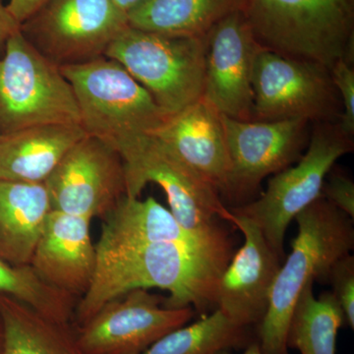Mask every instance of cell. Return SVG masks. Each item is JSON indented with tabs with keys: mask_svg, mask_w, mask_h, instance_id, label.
Masks as SVG:
<instances>
[{
	"mask_svg": "<svg viewBox=\"0 0 354 354\" xmlns=\"http://www.w3.org/2000/svg\"><path fill=\"white\" fill-rule=\"evenodd\" d=\"M50 212L44 183L0 180V258L12 266L30 265Z\"/></svg>",
	"mask_w": 354,
	"mask_h": 354,
	"instance_id": "20",
	"label": "cell"
},
{
	"mask_svg": "<svg viewBox=\"0 0 354 354\" xmlns=\"http://www.w3.org/2000/svg\"><path fill=\"white\" fill-rule=\"evenodd\" d=\"M333 295L341 307L346 323L354 328V257L351 254L341 258L330 270L329 281Z\"/></svg>",
	"mask_w": 354,
	"mask_h": 354,
	"instance_id": "26",
	"label": "cell"
},
{
	"mask_svg": "<svg viewBox=\"0 0 354 354\" xmlns=\"http://www.w3.org/2000/svg\"><path fill=\"white\" fill-rule=\"evenodd\" d=\"M248 342V329L235 325L218 309L165 335L142 354H216Z\"/></svg>",
	"mask_w": 354,
	"mask_h": 354,
	"instance_id": "24",
	"label": "cell"
},
{
	"mask_svg": "<svg viewBox=\"0 0 354 354\" xmlns=\"http://www.w3.org/2000/svg\"><path fill=\"white\" fill-rule=\"evenodd\" d=\"M253 120L329 121L335 86L322 65L261 46L254 60Z\"/></svg>",
	"mask_w": 354,
	"mask_h": 354,
	"instance_id": "10",
	"label": "cell"
},
{
	"mask_svg": "<svg viewBox=\"0 0 354 354\" xmlns=\"http://www.w3.org/2000/svg\"><path fill=\"white\" fill-rule=\"evenodd\" d=\"M87 136L79 124H46L0 134V180L44 183L70 149Z\"/></svg>",
	"mask_w": 354,
	"mask_h": 354,
	"instance_id": "19",
	"label": "cell"
},
{
	"mask_svg": "<svg viewBox=\"0 0 354 354\" xmlns=\"http://www.w3.org/2000/svg\"><path fill=\"white\" fill-rule=\"evenodd\" d=\"M353 150V137L339 124L321 121L297 164L274 174L258 199L230 209L253 221L272 248L285 259L286 230L295 216L322 197L323 184L339 158Z\"/></svg>",
	"mask_w": 354,
	"mask_h": 354,
	"instance_id": "7",
	"label": "cell"
},
{
	"mask_svg": "<svg viewBox=\"0 0 354 354\" xmlns=\"http://www.w3.org/2000/svg\"><path fill=\"white\" fill-rule=\"evenodd\" d=\"M330 80L342 97L344 113L337 124L348 136L354 134V69L351 62L342 59L330 70Z\"/></svg>",
	"mask_w": 354,
	"mask_h": 354,
	"instance_id": "27",
	"label": "cell"
},
{
	"mask_svg": "<svg viewBox=\"0 0 354 354\" xmlns=\"http://www.w3.org/2000/svg\"><path fill=\"white\" fill-rule=\"evenodd\" d=\"M245 0H143L127 13L141 31L204 37L223 18L242 10Z\"/></svg>",
	"mask_w": 354,
	"mask_h": 354,
	"instance_id": "21",
	"label": "cell"
},
{
	"mask_svg": "<svg viewBox=\"0 0 354 354\" xmlns=\"http://www.w3.org/2000/svg\"><path fill=\"white\" fill-rule=\"evenodd\" d=\"M216 354H235L230 353V351H221V353H216ZM239 354H264L262 353V351H261L259 344L257 342H253V344H249L248 346H247V348L245 351H243V353H239Z\"/></svg>",
	"mask_w": 354,
	"mask_h": 354,
	"instance_id": "32",
	"label": "cell"
},
{
	"mask_svg": "<svg viewBox=\"0 0 354 354\" xmlns=\"http://www.w3.org/2000/svg\"><path fill=\"white\" fill-rule=\"evenodd\" d=\"M59 68L73 88L86 135L113 148L132 137L153 134L171 116L115 60L104 57Z\"/></svg>",
	"mask_w": 354,
	"mask_h": 354,
	"instance_id": "4",
	"label": "cell"
},
{
	"mask_svg": "<svg viewBox=\"0 0 354 354\" xmlns=\"http://www.w3.org/2000/svg\"><path fill=\"white\" fill-rule=\"evenodd\" d=\"M20 29L19 23L14 19L7 7L4 6L0 0V48L4 46L11 35L19 31Z\"/></svg>",
	"mask_w": 354,
	"mask_h": 354,
	"instance_id": "30",
	"label": "cell"
},
{
	"mask_svg": "<svg viewBox=\"0 0 354 354\" xmlns=\"http://www.w3.org/2000/svg\"><path fill=\"white\" fill-rule=\"evenodd\" d=\"M113 1L116 6L120 7L121 10L124 11L127 14L135 6H138L140 2L143 1V0H113Z\"/></svg>",
	"mask_w": 354,
	"mask_h": 354,
	"instance_id": "31",
	"label": "cell"
},
{
	"mask_svg": "<svg viewBox=\"0 0 354 354\" xmlns=\"http://www.w3.org/2000/svg\"><path fill=\"white\" fill-rule=\"evenodd\" d=\"M230 178L225 197L244 201L265 177L283 171L301 157L309 121L302 118L239 120L221 114Z\"/></svg>",
	"mask_w": 354,
	"mask_h": 354,
	"instance_id": "13",
	"label": "cell"
},
{
	"mask_svg": "<svg viewBox=\"0 0 354 354\" xmlns=\"http://www.w3.org/2000/svg\"><path fill=\"white\" fill-rule=\"evenodd\" d=\"M128 27L113 0H48L21 25L30 44L58 67L104 57Z\"/></svg>",
	"mask_w": 354,
	"mask_h": 354,
	"instance_id": "9",
	"label": "cell"
},
{
	"mask_svg": "<svg viewBox=\"0 0 354 354\" xmlns=\"http://www.w3.org/2000/svg\"><path fill=\"white\" fill-rule=\"evenodd\" d=\"M4 346V326L2 317L0 315V354H2Z\"/></svg>",
	"mask_w": 354,
	"mask_h": 354,
	"instance_id": "33",
	"label": "cell"
},
{
	"mask_svg": "<svg viewBox=\"0 0 354 354\" xmlns=\"http://www.w3.org/2000/svg\"><path fill=\"white\" fill-rule=\"evenodd\" d=\"M242 10L263 48L329 71L351 62L354 0H245Z\"/></svg>",
	"mask_w": 354,
	"mask_h": 354,
	"instance_id": "3",
	"label": "cell"
},
{
	"mask_svg": "<svg viewBox=\"0 0 354 354\" xmlns=\"http://www.w3.org/2000/svg\"><path fill=\"white\" fill-rule=\"evenodd\" d=\"M260 48L243 10L230 14L207 34L203 97L221 114L253 120V67Z\"/></svg>",
	"mask_w": 354,
	"mask_h": 354,
	"instance_id": "14",
	"label": "cell"
},
{
	"mask_svg": "<svg viewBox=\"0 0 354 354\" xmlns=\"http://www.w3.org/2000/svg\"><path fill=\"white\" fill-rule=\"evenodd\" d=\"M0 293L59 322L72 320L77 304L75 297L44 283L31 266H12L1 258Z\"/></svg>",
	"mask_w": 354,
	"mask_h": 354,
	"instance_id": "25",
	"label": "cell"
},
{
	"mask_svg": "<svg viewBox=\"0 0 354 354\" xmlns=\"http://www.w3.org/2000/svg\"><path fill=\"white\" fill-rule=\"evenodd\" d=\"M165 297L138 288L114 298L75 327L86 354H142L158 339L192 320L195 310L164 306Z\"/></svg>",
	"mask_w": 354,
	"mask_h": 354,
	"instance_id": "11",
	"label": "cell"
},
{
	"mask_svg": "<svg viewBox=\"0 0 354 354\" xmlns=\"http://www.w3.org/2000/svg\"><path fill=\"white\" fill-rule=\"evenodd\" d=\"M48 0H10L7 9L20 26L31 18Z\"/></svg>",
	"mask_w": 354,
	"mask_h": 354,
	"instance_id": "29",
	"label": "cell"
},
{
	"mask_svg": "<svg viewBox=\"0 0 354 354\" xmlns=\"http://www.w3.org/2000/svg\"><path fill=\"white\" fill-rule=\"evenodd\" d=\"M206 37L158 34L128 26L104 57L122 65L172 115L204 95Z\"/></svg>",
	"mask_w": 354,
	"mask_h": 354,
	"instance_id": "5",
	"label": "cell"
},
{
	"mask_svg": "<svg viewBox=\"0 0 354 354\" xmlns=\"http://www.w3.org/2000/svg\"><path fill=\"white\" fill-rule=\"evenodd\" d=\"M123 162L127 196L140 198L149 183L165 191L177 221L193 230H206L232 215L218 190L152 134L124 140L115 147Z\"/></svg>",
	"mask_w": 354,
	"mask_h": 354,
	"instance_id": "8",
	"label": "cell"
},
{
	"mask_svg": "<svg viewBox=\"0 0 354 354\" xmlns=\"http://www.w3.org/2000/svg\"><path fill=\"white\" fill-rule=\"evenodd\" d=\"M91 221L50 209L30 263L41 281L78 299L92 285L97 268Z\"/></svg>",
	"mask_w": 354,
	"mask_h": 354,
	"instance_id": "17",
	"label": "cell"
},
{
	"mask_svg": "<svg viewBox=\"0 0 354 354\" xmlns=\"http://www.w3.org/2000/svg\"><path fill=\"white\" fill-rule=\"evenodd\" d=\"M46 124L81 125L73 88L19 31L0 58V134Z\"/></svg>",
	"mask_w": 354,
	"mask_h": 354,
	"instance_id": "6",
	"label": "cell"
},
{
	"mask_svg": "<svg viewBox=\"0 0 354 354\" xmlns=\"http://www.w3.org/2000/svg\"><path fill=\"white\" fill-rule=\"evenodd\" d=\"M51 211L102 218L127 195L123 162L118 151L85 136L44 181Z\"/></svg>",
	"mask_w": 354,
	"mask_h": 354,
	"instance_id": "12",
	"label": "cell"
},
{
	"mask_svg": "<svg viewBox=\"0 0 354 354\" xmlns=\"http://www.w3.org/2000/svg\"><path fill=\"white\" fill-rule=\"evenodd\" d=\"M295 220L298 234L290 255L281 263L269 306L258 326V344L264 354H290L288 328L298 297L309 283H328L333 266L353 250V218L323 197Z\"/></svg>",
	"mask_w": 354,
	"mask_h": 354,
	"instance_id": "2",
	"label": "cell"
},
{
	"mask_svg": "<svg viewBox=\"0 0 354 354\" xmlns=\"http://www.w3.org/2000/svg\"><path fill=\"white\" fill-rule=\"evenodd\" d=\"M0 315L4 326L2 354H86L72 323L41 315L1 293Z\"/></svg>",
	"mask_w": 354,
	"mask_h": 354,
	"instance_id": "22",
	"label": "cell"
},
{
	"mask_svg": "<svg viewBox=\"0 0 354 354\" xmlns=\"http://www.w3.org/2000/svg\"><path fill=\"white\" fill-rule=\"evenodd\" d=\"M232 215V223L243 235L244 243L221 274L216 308L235 325L249 329L262 322L272 286L285 259L272 248L253 221Z\"/></svg>",
	"mask_w": 354,
	"mask_h": 354,
	"instance_id": "15",
	"label": "cell"
},
{
	"mask_svg": "<svg viewBox=\"0 0 354 354\" xmlns=\"http://www.w3.org/2000/svg\"><path fill=\"white\" fill-rule=\"evenodd\" d=\"M152 135L207 179L221 196L227 195L230 158L221 114L204 97L172 114Z\"/></svg>",
	"mask_w": 354,
	"mask_h": 354,
	"instance_id": "18",
	"label": "cell"
},
{
	"mask_svg": "<svg viewBox=\"0 0 354 354\" xmlns=\"http://www.w3.org/2000/svg\"><path fill=\"white\" fill-rule=\"evenodd\" d=\"M148 243H177L194 249L232 248V239L220 223L206 230L186 228L171 209L155 198H121L102 218L95 250Z\"/></svg>",
	"mask_w": 354,
	"mask_h": 354,
	"instance_id": "16",
	"label": "cell"
},
{
	"mask_svg": "<svg viewBox=\"0 0 354 354\" xmlns=\"http://www.w3.org/2000/svg\"><path fill=\"white\" fill-rule=\"evenodd\" d=\"M346 323L341 307L332 292L315 297L313 283L305 286L298 297L288 333V348L300 354H337L339 330Z\"/></svg>",
	"mask_w": 354,
	"mask_h": 354,
	"instance_id": "23",
	"label": "cell"
},
{
	"mask_svg": "<svg viewBox=\"0 0 354 354\" xmlns=\"http://www.w3.org/2000/svg\"><path fill=\"white\" fill-rule=\"evenodd\" d=\"M321 195L333 206L344 212L353 220L354 183L349 177L342 174L332 172L328 181L325 180L323 184Z\"/></svg>",
	"mask_w": 354,
	"mask_h": 354,
	"instance_id": "28",
	"label": "cell"
},
{
	"mask_svg": "<svg viewBox=\"0 0 354 354\" xmlns=\"http://www.w3.org/2000/svg\"><path fill=\"white\" fill-rule=\"evenodd\" d=\"M92 285L77 304L73 325H82L114 298L138 288L169 293L167 308L206 313L216 307L221 274L232 248L194 249L177 243H148L97 251Z\"/></svg>",
	"mask_w": 354,
	"mask_h": 354,
	"instance_id": "1",
	"label": "cell"
}]
</instances>
